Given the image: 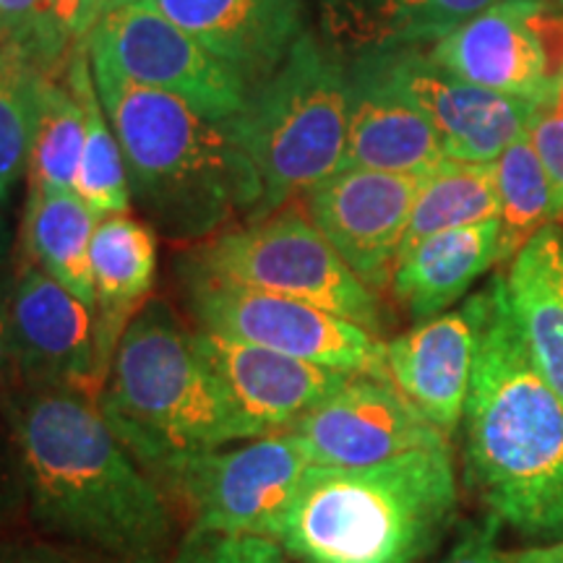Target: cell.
I'll return each instance as SVG.
<instances>
[{"instance_id":"1","label":"cell","mask_w":563,"mask_h":563,"mask_svg":"<svg viewBox=\"0 0 563 563\" xmlns=\"http://www.w3.org/2000/svg\"><path fill=\"white\" fill-rule=\"evenodd\" d=\"M42 532L100 563H165L178 548L173 501L112 433L97 399L16 384L0 397Z\"/></svg>"},{"instance_id":"2","label":"cell","mask_w":563,"mask_h":563,"mask_svg":"<svg viewBox=\"0 0 563 563\" xmlns=\"http://www.w3.org/2000/svg\"><path fill=\"white\" fill-rule=\"evenodd\" d=\"M464 405V483L498 527L563 540V402L540 376L514 321L504 274Z\"/></svg>"},{"instance_id":"3","label":"cell","mask_w":563,"mask_h":563,"mask_svg":"<svg viewBox=\"0 0 563 563\" xmlns=\"http://www.w3.org/2000/svg\"><path fill=\"white\" fill-rule=\"evenodd\" d=\"M97 91L129 170L131 199L173 241H207L262 201L256 167L222 121L91 60Z\"/></svg>"},{"instance_id":"4","label":"cell","mask_w":563,"mask_h":563,"mask_svg":"<svg viewBox=\"0 0 563 563\" xmlns=\"http://www.w3.org/2000/svg\"><path fill=\"white\" fill-rule=\"evenodd\" d=\"M452 446L368 467L311 464L272 540L302 563H418L454 522Z\"/></svg>"},{"instance_id":"5","label":"cell","mask_w":563,"mask_h":563,"mask_svg":"<svg viewBox=\"0 0 563 563\" xmlns=\"http://www.w3.org/2000/svg\"><path fill=\"white\" fill-rule=\"evenodd\" d=\"M97 405L146 473L170 456L256 439L201 355L196 329L159 298L125 327Z\"/></svg>"},{"instance_id":"6","label":"cell","mask_w":563,"mask_h":563,"mask_svg":"<svg viewBox=\"0 0 563 563\" xmlns=\"http://www.w3.org/2000/svg\"><path fill=\"white\" fill-rule=\"evenodd\" d=\"M350 76L311 32L264 84L249 91L224 129L262 180L253 220L287 207L342 170L347 150Z\"/></svg>"},{"instance_id":"7","label":"cell","mask_w":563,"mask_h":563,"mask_svg":"<svg viewBox=\"0 0 563 563\" xmlns=\"http://www.w3.org/2000/svg\"><path fill=\"white\" fill-rule=\"evenodd\" d=\"M186 262L253 290L311 302L376 336L386 329L378 292L344 264L300 209L282 207L243 228L217 232L186 253Z\"/></svg>"},{"instance_id":"8","label":"cell","mask_w":563,"mask_h":563,"mask_svg":"<svg viewBox=\"0 0 563 563\" xmlns=\"http://www.w3.org/2000/svg\"><path fill=\"white\" fill-rule=\"evenodd\" d=\"M196 329L350 376L389 378L386 342L342 316L178 264Z\"/></svg>"},{"instance_id":"9","label":"cell","mask_w":563,"mask_h":563,"mask_svg":"<svg viewBox=\"0 0 563 563\" xmlns=\"http://www.w3.org/2000/svg\"><path fill=\"white\" fill-rule=\"evenodd\" d=\"M308 467L298 441L285 431L170 456L150 475L188 514V532L272 538Z\"/></svg>"},{"instance_id":"10","label":"cell","mask_w":563,"mask_h":563,"mask_svg":"<svg viewBox=\"0 0 563 563\" xmlns=\"http://www.w3.org/2000/svg\"><path fill=\"white\" fill-rule=\"evenodd\" d=\"M89 55L139 87L165 91L209 121H228L249 100V87L228 63L183 32L152 0H133L100 19Z\"/></svg>"},{"instance_id":"11","label":"cell","mask_w":563,"mask_h":563,"mask_svg":"<svg viewBox=\"0 0 563 563\" xmlns=\"http://www.w3.org/2000/svg\"><path fill=\"white\" fill-rule=\"evenodd\" d=\"M475 87L543 104L563 79V5L509 0L470 19L422 51Z\"/></svg>"},{"instance_id":"12","label":"cell","mask_w":563,"mask_h":563,"mask_svg":"<svg viewBox=\"0 0 563 563\" xmlns=\"http://www.w3.org/2000/svg\"><path fill=\"white\" fill-rule=\"evenodd\" d=\"M287 433L311 464L368 467L420 449L449 446L431 420L389 378L350 376Z\"/></svg>"},{"instance_id":"13","label":"cell","mask_w":563,"mask_h":563,"mask_svg":"<svg viewBox=\"0 0 563 563\" xmlns=\"http://www.w3.org/2000/svg\"><path fill=\"white\" fill-rule=\"evenodd\" d=\"M428 173H334L306 194V214L371 290L391 287L407 224Z\"/></svg>"},{"instance_id":"14","label":"cell","mask_w":563,"mask_h":563,"mask_svg":"<svg viewBox=\"0 0 563 563\" xmlns=\"http://www.w3.org/2000/svg\"><path fill=\"white\" fill-rule=\"evenodd\" d=\"M371 60L431 121L449 159L496 162L538 110L534 102L462 81L435 66L422 47H389Z\"/></svg>"},{"instance_id":"15","label":"cell","mask_w":563,"mask_h":563,"mask_svg":"<svg viewBox=\"0 0 563 563\" xmlns=\"http://www.w3.org/2000/svg\"><path fill=\"white\" fill-rule=\"evenodd\" d=\"M11 334L21 386H53L100 399L95 311L34 264L11 282Z\"/></svg>"},{"instance_id":"16","label":"cell","mask_w":563,"mask_h":563,"mask_svg":"<svg viewBox=\"0 0 563 563\" xmlns=\"http://www.w3.org/2000/svg\"><path fill=\"white\" fill-rule=\"evenodd\" d=\"M485 311L488 290L470 295L456 311L422 321L386 342V365L394 386L443 435H452L462 426Z\"/></svg>"},{"instance_id":"17","label":"cell","mask_w":563,"mask_h":563,"mask_svg":"<svg viewBox=\"0 0 563 563\" xmlns=\"http://www.w3.org/2000/svg\"><path fill=\"white\" fill-rule=\"evenodd\" d=\"M196 344L256 439L285 433L347 382L350 373L196 329Z\"/></svg>"},{"instance_id":"18","label":"cell","mask_w":563,"mask_h":563,"mask_svg":"<svg viewBox=\"0 0 563 563\" xmlns=\"http://www.w3.org/2000/svg\"><path fill=\"white\" fill-rule=\"evenodd\" d=\"M173 24L256 89L302 32V0H152Z\"/></svg>"},{"instance_id":"19","label":"cell","mask_w":563,"mask_h":563,"mask_svg":"<svg viewBox=\"0 0 563 563\" xmlns=\"http://www.w3.org/2000/svg\"><path fill=\"white\" fill-rule=\"evenodd\" d=\"M347 76L350 118L342 170L431 173L446 159L431 121L386 79L376 63L365 58Z\"/></svg>"},{"instance_id":"20","label":"cell","mask_w":563,"mask_h":563,"mask_svg":"<svg viewBox=\"0 0 563 563\" xmlns=\"http://www.w3.org/2000/svg\"><path fill=\"white\" fill-rule=\"evenodd\" d=\"M95 285L97 376L104 386L125 327L152 300L157 277V230L131 214L104 217L89 245Z\"/></svg>"},{"instance_id":"21","label":"cell","mask_w":563,"mask_h":563,"mask_svg":"<svg viewBox=\"0 0 563 563\" xmlns=\"http://www.w3.org/2000/svg\"><path fill=\"white\" fill-rule=\"evenodd\" d=\"M496 264H501L498 220L435 232L399 253L391 277L394 298L422 323L446 313Z\"/></svg>"},{"instance_id":"22","label":"cell","mask_w":563,"mask_h":563,"mask_svg":"<svg viewBox=\"0 0 563 563\" xmlns=\"http://www.w3.org/2000/svg\"><path fill=\"white\" fill-rule=\"evenodd\" d=\"M506 295L545 384L563 402V235L548 224L519 249L504 274Z\"/></svg>"},{"instance_id":"23","label":"cell","mask_w":563,"mask_h":563,"mask_svg":"<svg viewBox=\"0 0 563 563\" xmlns=\"http://www.w3.org/2000/svg\"><path fill=\"white\" fill-rule=\"evenodd\" d=\"M100 217L91 211L76 191H34L26 199L21 224V251L24 264L40 266L76 298L95 311V285H91L89 245Z\"/></svg>"},{"instance_id":"24","label":"cell","mask_w":563,"mask_h":563,"mask_svg":"<svg viewBox=\"0 0 563 563\" xmlns=\"http://www.w3.org/2000/svg\"><path fill=\"white\" fill-rule=\"evenodd\" d=\"M66 66V84L84 110V152L79 175H76V194L100 220L112 214H129L133 203L129 170H125L121 141L112 131L100 91H97L87 42L70 51Z\"/></svg>"},{"instance_id":"25","label":"cell","mask_w":563,"mask_h":563,"mask_svg":"<svg viewBox=\"0 0 563 563\" xmlns=\"http://www.w3.org/2000/svg\"><path fill=\"white\" fill-rule=\"evenodd\" d=\"M498 220V194L493 162L443 159L426 175L415 199L402 253L443 230Z\"/></svg>"},{"instance_id":"26","label":"cell","mask_w":563,"mask_h":563,"mask_svg":"<svg viewBox=\"0 0 563 563\" xmlns=\"http://www.w3.org/2000/svg\"><path fill=\"white\" fill-rule=\"evenodd\" d=\"M501 222V262H511L534 232L555 222L551 180L534 152L530 133H522L493 162Z\"/></svg>"},{"instance_id":"27","label":"cell","mask_w":563,"mask_h":563,"mask_svg":"<svg viewBox=\"0 0 563 563\" xmlns=\"http://www.w3.org/2000/svg\"><path fill=\"white\" fill-rule=\"evenodd\" d=\"M84 152V110L68 84L47 76L40 91L37 123L26 175L34 191H76Z\"/></svg>"},{"instance_id":"28","label":"cell","mask_w":563,"mask_h":563,"mask_svg":"<svg viewBox=\"0 0 563 563\" xmlns=\"http://www.w3.org/2000/svg\"><path fill=\"white\" fill-rule=\"evenodd\" d=\"M51 74L21 55L0 51V203L26 173L42 84Z\"/></svg>"},{"instance_id":"29","label":"cell","mask_w":563,"mask_h":563,"mask_svg":"<svg viewBox=\"0 0 563 563\" xmlns=\"http://www.w3.org/2000/svg\"><path fill=\"white\" fill-rule=\"evenodd\" d=\"M0 47L53 76L68 47L53 26L51 0H0Z\"/></svg>"},{"instance_id":"30","label":"cell","mask_w":563,"mask_h":563,"mask_svg":"<svg viewBox=\"0 0 563 563\" xmlns=\"http://www.w3.org/2000/svg\"><path fill=\"white\" fill-rule=\"evenodd\" d=\"M501 3L509 0H405L386 32V42L399 47L433 45L443 34Z\"/></svg>"},{"instance_id":"31","label":"cell","mask_w":563,"mask_h":563,"mask_svg":"<svg viewBox=\"0 0 563 563\" xmlns=\"http://www.w3.org/2000/svg\"><path fill=\"white\" fill-rule=\"evenodd\" d=\"M165 563H302L262 534L188 532Z\"/></svg>"},{"instance_id":"32","label":"cell","mask_w":563,"mask_h":563,"mask_svg":"<svg viewBox=\"0 0 563 563\" xmlns=\"http://www.w3.org/2000/svg\"><path fill=\"white\" fill-rule=\"evenodd\" d=\"M527 133H530L534 152L543 162L548 180H551L555 222H563V110L559 102L551 100L538 104L530 125H527Z\"/></svg>"},{"instance_id":"33","label":"cell","mask_w":563,"mask_h":563,"mask_svg":"<svg viewBox=\"0 0 563 563\" xmlns=\"http://www.w3.org/2000/svg\"><path fill=\"white\" fill-rule=\"evenodd\" d=\"M26 511L24 477L16 454H13L11 439L0 420V534L11 530L16 519Z\"/></svg>"},{"instance_id":"34","label":"cell","mask_w":563,"mask_h":563,"mask_svg":"<svg viewBox=\"0 0 563 563\" xmlns=\"http://www.w3.org/2000/svg\"><path fill=\"white\" fill-rule=\"evenodd\" d=\"M51 16L63 45L74 51L100 24V0H51Z\"/></svg>"},{"instance_id":"35","label":"cell","mask_w":563,"mask_h":563,"mask_svg":"<svg viewBox=\"0 0 563 563\" xmlns=\"http://www.w3.org/2000/svg\"><path fill=\"white\" fill-rule=\"evenodd\" d=\"M496 522L488 519L483 527H470L456 545L439 563H511L509 553L498 551Z\"/></svg>"},{"instance_id":"36","label":"cell","mask_w":563,"mask_h":563,"mask_svg":"<svg viewBox=\"0 0 563 563\" xmlns=\"http://www.w3.org/2000/svg\"><path fill=\"white\" fill-rule=\"evenodd\" d=\"M0 563H87L76 551L37 540H5L0 543Z\"/></svg>"},{"instance_id":"37","label":"cell","mask_w":563,"mask_h":563,"mask_svg":"<svg viewBox=\"0 0 563 563\" xmlns=\"http://www.w3.org/2000/svg\"><path fill=\"white\" fill-rule=\"evenodd\" d=\"M11 282L13 277H0V397L19 384L16 350H13L11 313H9Z\"/></svg>"},{"instance_id":"38","label":"cell","mask_w":563,"mask_h":563,"mask_svg":"<svg viewBox=\"0 0 563 563\" xmlns=\"http://www.w3.org/2000/svg\"><path fill=\"white\" fill-rule=\"evenodd\" d=\"M511 563H563V540L548 545H532L525 551L509 553Z\"/></svg>"},{"instance_id":"39","label":"cell","mask_w":563,"mask_h":563,"mask_svg":"<svg viewBox=\"0 0 563 563\" xmlns=\"http://www.w3.org/2000/svg\"><path fill=\"white\" fill-rule=\"evenodd\" d=\"M9 249H11V230H9V220H5L3 203H0V266H3L5 258H9Z\"/></svg>"},{"instance_id":"40","label":"cell","mask_w":563,"mask_h":563,"mask_svg":"<svg viewBox=\"0 0 563 563\" xmlns=\"http://www.w3.org/2000/svg\"><path fill=\"white\" fill-rule=\"evenodd\" d=\"M129 3H133V0H100V19H104L115 9H123V5H129Z\"/></svg>"},{"instance_id":"41","label":"cell","mask_w":563,"mask_h":563,"mask_svg":"<svg viewBox=\"0 0 563 563\" xmlns=\"http://www.w3.org/2000/svg\"><path fill=\"white\" fill-rule=\"evenodd\" d=\"M555 102H559V108L563 110V79L559 84V95H555Z\"/></svg>"},{"instance_id":"42","label":"cell","mask_w":563,"mask_h":563,"mask_svg":"<svg viewBox=\"0 0 563 563\" xmlns=\"http://www.w3.org/2000/svg\"><path fill=\"white\" fill-rule=\"evenodd\" d=\"M559 3H561V5H563V0H559Z\"/></svg>"},{"instance_id":"43","label":"cell","mask_w":563,"mask_h":563,"mask_svg":"<svg viewBox=\"0 0 563 563\" xmlns=\"http://www.w3.org/2000/svg\"><path fill=\"white\" fill-rule=\"evenodd\" d=\"M0 51H3V47H0Z\"/></svg>"}]
</instances>
